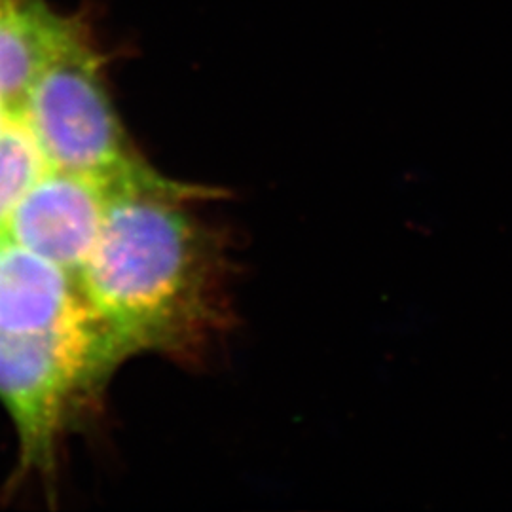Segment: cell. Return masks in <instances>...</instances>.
<instances>
[{"label":"cell","instance_id":"cell-1","mask_svg":"<svg viewBox=\"0 0 512 512\" xmlns=\"http://www.w3.org/2000/svg\"><path fill=\"white\" fill-rule=\"evenodd\" d=\"M107 211L78 285L122 355L196 363L230 330L228 239L198 207L224 192L160 175L141 158L105 184Z\"/></svg>","mask_w":512,"mask_h":512},{"label":"cell","instance_id":"cell-2","mask_svg":"<svg viewBox=\"0 0 512 512\" xmlns=\"http://www.w3.org/2000/svg\"><path fill=\"white\" fill-rule=\"evenodd\" d=\"M122 361L92 308L52 332H0V399L18 429L21 475L54 476L63 431Z\"/></svg>","mask_w":512,"mask_h":512},{"label":"cell","instance_id":"cell-3","mask_svg":"<svg viewBox=\"0 0 512 512\" xmlns=\"http://www.w3.org/2000/svg\"><path fill=\"white\" fill-rule=\"evenodd\" d=\"M21 118L52 169L105 184L139 160L110 103L99 55L78 25L38 73Z\"/></svg>","mask_w":512,"mask_h":512},{"label":"cell","instance_id":"cell-4","mask_svg":"<svg viewBox=\"0 0 512 512\" xmlns=\"http://www.w3.org/2000/svg\"><path fill=\"white\" fill-rule=\"evenodd\" d=\"M107 188L99 179L48 169L0 228V238L44 256L78 279L101 234Z\"/></svg>","mask_w":512,"mask_h":512},{"label":"cell","instance_id":"cell-5","mask_svg":"<svg viewBox=\"0 0 512 512\" xmlns=\"http://www.w3.org/2000/svg\"><path fill=\"white\" fill-rule=\"evenodd\" d=\"M90 311L78 279L52 260L0 238V332L42 334Z\"/></svg>","mask_w":512,"mask_h":512},{"label":"cell","instance_id":"cell-6","mask_svg":"<svg viewBox=\"0 0 512 512\" xmlns=\"http://www.w3.org/2000/svg\"><path fill=\"white\" fill-rule=\"evenodd\" d=\"M74 25L40 0H0V101L8 116L21 118L38 73Z\"/></svg>","mask_w":512,"mask_h":512},{"label":"cell","instance_id":"cell-7","mask_svg":"<svg viewBox=\"0 0 512 512\" xmlns=\"http://www.w3.org/2000/svg\"><path fill=\"white\" fill-rule=\"evenodd\" d=\"M48 169L31 129L10 116L0 135V228Z\"/></svg>","mask_w":512,"mask_h":512},{"label":"cell","instance_id":"cell-8","mask_svg":"<svg viewBox=\"0 0 512 512\" xmlns=\"http://www.w3.org/2000/svg\"><path fill=\"white\" fill-rule=\"evenodd\" d=\"M8 112L4 109V105H2V101H0V135H2V129L6 126V122H8Z\"/></svg>","mask_w":512,"mask_h":512}]
</instances>
